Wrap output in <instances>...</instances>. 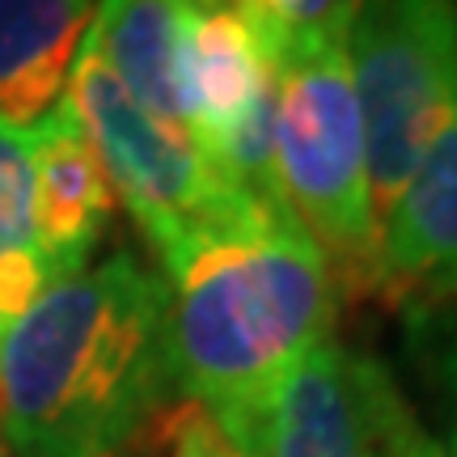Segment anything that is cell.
Listing matches in <instances>:
<instances>
[{
  "label": "cell",
  "instance_id": "6da1fadb",
  "mask_svg": "<svg viewBox=\"0 0 457 457\" xmlns=\"http://www.w3.org/2000/svg\"><path fill=\"white\" fill-rule=\"evenodd\" d=\"M157 259L174 390L242 457H259L284 377L335 339L339 293L322 245L279 195H245L174 233Z\"/></svg>",
  "mask_w": 457,
  "mask_h": 457
},
{
  "label": "cell",
  "instance_id": "7a4b0ae2",
  "mask_svg": "<svg viewBox=\"0 0 457 457\" xmlns=\"http://www.w3.org/2000/svg\"><path fill=\"white\" fill-rule=\"evenodd\" d=\"M174 390L165 284L131 250L51 279L0 330L4 449L114 457Z\"/></svg>",
  "mask_w": 457,
  "mask_h": 457
},
{
  "label": "cell",
  "instance_id": "3957f363",
  "mask_svg": "<svg viewBox=\"0 0 457 457\" xmlns=\"http://www.w3.org/2000/svg\"><path fill=\"white\" fill-rule=\"evenodd\" d=\"M271 34V30H267ZM276 43V191L322 245L343 301L377 296V225L369 208L364 123L343 34Z\"/></svg>",
  "mask_w": 457,
  "mask_h": 457
},
{
  "label": "cell",
  "instance_id": "277c9868",
  "mask_svg": "<svg viewBox=\"0 0 457 457\" xmlns=\"http://www.w3.org/2000/svg\"><path fill=\"white\" fill-rule=\"evenodd\" d=\"M364 123L377 242L411 174L457 111V0H360L343 34Z\"/></svg>",
  "mask_w": 457,
  "mask_h": 457
},
{
  "label": "cell",
  "instance_id": "5b68a950",
  "mask_svg": "<svg viewBox=\"0 0 457 457\" xmlns=\"http://www.w3.org/2000/svg\"><path fill=\"white\" fill-rule=\"evenodd\" d=\"M64 102L98 153L114 199L131 212L153 250L182 228L228 212L245 195H259L220 179L182 131L165 128L162 119H153L131 98L102 60L94 26L85 30L81 51L72 60Z\"/></svg>",
  "mask_w": 457,
  "mask_h": 457
},
{
  "label": "cell",
  "instance_id": "8992f818",
  "mask_svg": "<svg viewBox=\"0 0 457 457\" xmlns=\"http://www.w3.org/2000/svg\"><path fill=\"white\" fill-rule=\"evenodd\" d=\"M390 394L394 377L373 356L327 339L276 390L259 457H394Z\"/></svg>",
  "mask_w": 457,
  "mask_h": 457
},
{
  "label": "cell",
  "instance_id": "52a82bcc",
  "mask_svg": "<svg viewBox=\"0 0 457 457\" xmlns=\"http://www.w3.org/2000/svg\"><path fill=\"white\" fill-rule=\"evenodd\" d=\"M377 301H457V111L411 174L377 242Z\"/></svg>",
  "mask_w": 457,
  "mask_h": 457
},
{
  "label": "cell",
  "instance_id": "ba28073f",
  "mask_svg": "<svg viewBox=\"0 0 457 457\" xmlns=\"http://www.w3.org/2000/svg\"><path fill=\"white\" fill-rule=\"evenodd\" d=\"M34 242L51 279L81 271L106 233L119 199L94 145L64 98L30 128Z\"/></svg>",
  "mask_w": 457,
  "mask_h": 457
},
{
  "label": "cell",
  "instance_id": "9c48e42d",
  "mask_svg": "<svg viewBox=\"0 0 457 457\" xmlns=\"http://www.w3.org/2000/svg\"><path fill=\"white\" fill-rule=\"evenodd\" d=\"M276 89V43L259 21L237 9L199 4L182 43L179 98L187 140L204 162L225 145V136Z\"/></svg>",
  "mask_w": 457,
  "mask_h": 457
},
{
  "label": "cell",
  "instance_id": "30bf717a",
  "mask_svg": "<svg viewBox=\"0 0 457 457\" xmlns=\"http://www.w3.org/2000/svg\"><path fill=\"white\" fill-rule=\"evenodd\" d=\"M98 0H0V119L34 128L64 98Z\"/></svg>",
  "mask_w": 457,
  "mask_h": 457
},
{
  "label": "cell",
  "instance_id": "8fae6325",
  "mask_svg": "<svg viewBox=\"0 0 457 457\" xmlns=\"http://www.w3.org/2000/svg\"><path fill=\"white\" fill-rule=\"evenodd\" d=\"M204 0H98L94 38L106 68L153 119L187 136L179 98L182 43Z\"/></svg>",
  "mask_w": 457,
  "mask_h": 457
},
{
  "label": "cell",
  "instance_id": "7c38bea8",
  "mask_svg": "<svg viewBox=\"0 0 457 457\" xmlns=\"http://www.w3.org/2000/svg\"><path fill=\"white\" fill-rule=\"evenodd\" d=\"M51 284L34 242L30 128L0 119V330L30 310Z\"/></svg>",
  "mask_w": 457,
  "mask_h": 457
},
{
  "label": "cell",
  "instance_id": "4fadbf2b",
  "mask_svg": "<svg viewBox=\"0 0 457 457\" xmlns=\"http://www.w3.org/2000/svg\"><path fill=\"white\" fill-rule=\"evenodd\" d=\"M228 9L245 13L279 38H313V34H347L360 0H228Z\"/></svg>",
  "mask_w": 457,
  "mask_h": 457
},
{
  "label": "cell",
  "instance_id": "5bb4252c",
  "mask_svg": "<svg viewBox=\"0 0 457 457\" xmlns=\"http://www.w3.org/2000/svg\"><path fill=\"white\" fill-rule=\"evenodd\" d=\"M165 441H170V457H242V449L228 441L225 432L212 424V415L199 411L195 403H182L170 415Z\"/></svg>",
  "mask_w": 457,
  "mask_h": 457
},
{
  "label": "cell",
  "instance_id": "9a60e30c",
  "mask_svg": "<svg viewBox=\"0 0 457 457\" xmlns=\"http://www.w3.org/2000/svg\"><path fill=\"white\" fill-rule=\"evenodd\" d=\"M386 428H390L394 457H441V441L424 432V424L415 420V411L407 407V398L398 394V386H394L390 403H386Z\"/></svg>",
  "mask_w": 457,
  "mask_h": 457
},
{
  "label": "cell",
  "instance_id": "2e32d148",
  "mask_svg": "<svg viewBox=\"0 0 457 457\" xmlns=\"http://www.w3.org/2000/svg\"><path fill=\"white\" fill-rule=\"evenodd\" d=\"M441 386H445V445H441V457H457V339L445 347L441 356Z\"/></svg>",
  "mask_w": 457,
  "mask_h": 457
},
{
  "label": "cell",
  "instance_id": "e0dca14e",
  "mask_svg": "<svg viewBox=\"0 0 457 457\" xmlns=\"http://www.w3.org/2000/svg\"><path fill=\"white\" fill-rule=\"evenodd\" d=\"M0 457H4V407H0Z\"/></svg>",
  "mask_w": 457,
  "mask_h": 457
},
{
  "label": "cell",
  "instance_id": "ac0fdd59",
  "mask_svg": "<svg viewBox=\"0 0 457 457\" xmlns=\"http://www.w3.org/2000/svg\"><path fill=\"white\" fill-rule=\"evenodd\" d=\"M204 4H212V9H228V0H204Z\"/></svg>",
  "mask_w": 457,
  "mask_h": 457
}]
</instances>
